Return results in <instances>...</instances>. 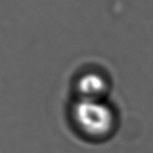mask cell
<instances>
[{
  "label": "cell",
  "instance_id": "obj_2",
  "mask_svg": "<svg viewBox=\"0 0 153 153\" xmlns=\"http://www.w3.org/2000/svg\"><path fill=\"white\" fill-rule=\"evenodd\" d=\"M76 90L79 99L103 100L109 90V83L100 72L87 71L82 74L76 80Z\"/></svg>",
  "mask_w": 153,
  "mask_h": 153
},
{
  "label": "cell",
  "instance_id": "obj_1",
  "mask_svg": "<svg viewBox=\"0 0 153 153\" xmlns=\"http://www.w3.org/2000/svg\"><path fill=\"white\" fill-rule=\"evenodd\" d=\"M72 117L80 130L94 137L105 136L114 125V113L103 100L79 99L72 107Z\"/></svg>",
  "mask_w": 153,
  "mask_h": 153
}]
</instances>
